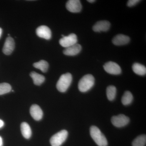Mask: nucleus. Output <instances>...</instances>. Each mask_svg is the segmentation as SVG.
I'll use <instances>...</instances> for the list:
<instances>
[{
    "label": "nucleus",
    "mask_w": 146,
    "mask_h": 146,
    "mask_svg": "<svg viewBox=\"0 0 146 146\" xmlns=\"http://www.w3.org/2000/svg\"><path fill=\"white\" fill-rule=\"evenodd\" d=\"M82 50L81 45L76 44L68 48H65L63 50V54L67 56H75L80 52Z\"/></svg>",
    "instance_id": "ddd939ff"
},
{
    "label": "nucleus",
    "mask_w": 146,
    "mask_h": 146,
    "mask_svg": "<svg viewBox=\"0 0 146 146\" xmlns=\"http://www.w3.org/2000/svg\"><path fill=\"white\" fill-rule=\"evenodd\" d=\"M72 80V76L70 73H66L61 75L56 84L58 90L61 93L67 91L71 85Z\"/></svg>",
    "instance_id": "7ed1b4c3"
},
{
    "label": "nucleus",
    "mask_w": 146,
    "mask_h": 146,
    "mask_svg": "<svg viewBox=\"0 0 146 146\" xmlns=\"http://www.w3.org/2000/svg\"><path fill=\"white\" fill-rule=\"evenodd\" d=\"M66 7L70 12L78 13L82 9V5L79 0H70L66 3Z\"/></svg>",
    "instance_id": "6e6552de"
},
{
    "label": "nucleus",
    "mask_w": 146,
    "mask_h": 146,
    "mask_svg": "<svg viewBox=\"0 0 146 146\" xmlns=\"http://www.w3.org/2000/svg\"><path fill=\"white\" fill-rule=\"evenodd\" d=\"M110 24L106 21H100L97 22L93 27V30L96 32L107 31L109 29Z\"/></svg>",
    "instance_id": "9b49d317"
},
{
    "label": "nucleus",
    "mask_w": 146,
    "mask_h": 146,
    "mask_svg": "<svg viewBox=\"0 0 146 146\" xmlns=\"http://www.w3.org/2000/svg\"><path fill=\"white\" fill-rule=\"evenodd\" d=\"M30 112L32 117L36 121H39L43 117V111L41 108L37 105L34 104L32 106Z\"/></svg>",
    "instance_id": "f8f14e48"
},
{
    "label": "nucleus",
    "mask_w": 146,
    "mask_h": 146,
    "mask_svg": "<svg viewBox=\"0 0 146 146\" xmlns=\"http://www.w3.org/2000/svg\"><path fill=\"white\" fill-rule=\"evenodd\" d=\"M21 131L23 136L26 139L31 138L32 135L31 128L26 122H23L21 125Z\"/></svg>",
    "instance_id": "dca6fc26"
},
{
    "label": "nucleus",
    "mask_w": 146,
    "mask_h": 146,
    "mask_svg": "<svg viewBox=\"0 0 146 146\" xmlns=\"http://www.w3.org/2000/svg\"><path fill=\"white\" fill-rule=\"evenodd\" d=\"M146 143L145 135H142L136 137L132 143V146H145Z\"/></svg>",
    "instance_id": "aec40b11"
},
{
    "label": "nucleus",
    "mask_w": 146,
    "mask_h": 146,
    "mask_svg": "<svg viewBox=\"0 0 146 146\" xmlns=\"http://www.w3.org/2000/svg\"><path fill=\"white\" fill-rule=\"evenodd\" d=\"M117 89L114 86H109L106 89V95L108 99L110 101L113 100L115 98Z\"/></svg>",
    "instance_id": "412c9836"
},
{
    "label": "nucleus",
    "mask_w": 146,
    "mask_h": 146,
    "mask_svg": "<svg viewBox=\"0 0 146 146\" xmlns=\"http://www.w3.org/2000/svg\"><path fill=\"white\" fill-rule=\"evenodd\" d=\"M87 1L89 2V3H93L95 2V0H88Z\"/></svg>",
    "instance_id": "a878e982"
},
{
    "label": "nucleus",
    "mask_w": 146,
    "mask_h": 146,
    "mask_svg": "<svg viewBox=\"0 0 146 146\" xmlns=\"http://www.w3.org/2000/svg\"><path fill=\"white\" fill-rule=\"evenodd\" d=\"M11 90V86L7 83H0V95L9 93Z\"/></svg>",
    "instance_id": "4be33fe9"
},
{
    "label": "nucleus",
    "mask_w": 146,
    "mask_h": 146,
    "mask_svg": "<svg viewBox=\"0 0 146 146\" xmlns=\"http://www.w3.org/2000/svg\"><path fill=\"white\" fill-rule=\"evenodd\" d=\"M36 34L39 37L47 40L51 38V31L49 28L46 26L42 25L38 27L36 29Z\"/></svg>",
    "instance_id": "1a4fd4ad"
},
{
    "label": "nucleus",
    "mask_w": 146,
    "mask_h": 146,
    "mask_svg": "<svg viewBox=\"0 0 146 146\" xmlns=\"http://www.w3.org/2000/svg\"><path fill=\"white\" fill-rule=\"evenodd\" d=\"M132 70L135 74L138 75L144 76L146 74V67L140 63H134L132 65Z\"/></svg>",
    "instance_id": "f3484780"
},
{
    "label": "nucleus",
    "mask_w": 146,
    "mask_h": 146,
    "mask_svg": "<svg viewBox=\"0 0 146 146\" xmlns=\"http://www.w3.org/2000/svg\"><path fill=\"white\" fill-rule=\"evenodd\" d=\"M2 33V29L0 28V38H1V36Z\"/></svg>",
    "instance_id": "bb28decb"
},
{
    "label": "nucleus",
    "mask_w": 146,
    "mask_h": 146,
    "mask_svg": "<svg viewBox=\"0 0 146 146\" xmlns=\"http://www.w3.org/2000/svg\"><path fill=\"white\" fill-rule=\"evenodd\" d=\"M4 125V122L3 120L0 119V128H1Z\"/></svg>",
    "instance_id": "b1692460"
},
{
    "label": "nucleus",
    "mask_w": 146,
    "mask_h": 146,
    "mask_svg": "<svg viewBox=\"0 0 146 146\" xmlns=\"http://www.w3.org/2000/svg\"><path fill=\"white\" fill-rule=\"evenodd\" d=\"M68 132L67 130L60 131L52 136L50 140L52 146H60L67 139Z\"/></svg>",
    "instance_id": "20e7f679"
},
{
    "label": "nucleus",
    "mask_w": 146,
    "mask_h": 146,
    "mask_svg": "<svg viewBox=\"0 0 146 146\" xmlns=\"http://www.w3.org/2000/svg\"><path fill=\"white\" fill-rule=\"evenodd\" d=\"M77 36L76 34L72 33L68 36H64L59 40V44L64 48H67L77 44Z\"/></svg>",
    "instance_id": "39448f33"
},
{
    "label": "nucleus",
    "mask_w": 146,
    "mask_h": 146,
    "mask_svg": "<svg viewBox=\"0 0 146 146\" xmlns=\"http://www.w3.org/2000/svg\"><path fill=\"white\" fill-rule=\"evenodd\" d=\"M3 146V141L2 138L0 136V146Z\"/></svg>",
    "instance_id": "393cba45"
},
{
    "label": "nucleus",
    "mask_w": 146,
    "mask_h": 146,
    "mask_svg": "<svg viewBox=\"0 0 146 146\" xmlns=\"http://www.w3.org/2000/svg\"><path fill=\"white\" fill-rule=\"evenodd\" d=\"M33 65L34 68L39 69L44 73L47 72L49 68L48 63L44 60H41L39 62L34 63Z\"/></svg>",
    "instance_id": "a211bd4d"
},
{
    "label": "nucleus",
    "mask_w": 146,
    "mask_h": 146,
    "mask_svg": "<svg viewBox=\"0 0 146 146\" xmlns=\"http://www.w3.org/2000/svg\"><path fill=\"white\" fill-rule=\"evenodd\" d=\"M90 133L92 139L99 146H107L108 141L100 130L95 126H92L90 129Z\"/></svg>",
    "instance_id": "f257e3e1"
},
{
    "label": "nucleus",
    "mask_w": 146,
    "mask_h": 146,
    "mask_svg": "<svg viewBox=\"0 0 146 146\" xmlns=\"http://www.w3.org/2000/svg\"><path fill=\"white\" fill-rule=\"evenodd\" d=\"M129 41V37L123 34L117 35L114 37L112 40V43L116 46H123L127 44Z\"/></svg>",
    "instance_id": "4468645a"
},
{
    "label": "nucleus",
    "mask_w": 146,
    "mask_h": 146,
    "mask_svg": "<svg viewBox=\"0 0 146 146\" xmlns=\"http://www.w3.org/2000/svg\"><path fill=\"white\" fill-rule=\"evenodd\" d=\"M15 48L14 39L11 36L7 38L3 47V52L5 55H10L13 52Z\"/></svg>",
    "instance_id": "9d476101"
},
{
    "label": "nucleus",
    "mask_w": 146,
    "mask_h": 146,
    "mask_svg": "<svg viewBox=\"0 0 146 146\" xmlns=\"http://www.w3.org/2000/svg\"><path fill=\"white\" fill-rule=\"evenodd\" d=\"M129 122V118L124 115L113 116L111 119V122L112 124L117 127L125 126Z\"/></svg>",
    "instance_id": "423d86ee"
},
{
    "label": "nucleus",
    "mask_w": 146,
    "mask_h": 146,
    "mask_svg": "<svg viewBox=\"0 0 146 146\" xmlns=\"http://www.w3.org/2000/svg\"><path fill=\"white\" fill-rule=\"evenodd\" d=\"M140 1H139V0H129V1H128L127 5L129 7H132L136 5Z\"/></svg>",
    "instance_id": "5701e85b"
},
{
    "label": "nucleus",
    "mask_w": 146,
    "mask_h": 146,
    "mask_svg": "<svg viewBox=\"0 0 146 146\" xmlns=\"http://www.w3.org/2000/svg\"><path fill=\"white\" fill-rule=\"evenodd\" d=\"M104 68L108 74L112 75H119L121 73V69L119 65L115 62L109 61L104 64Z\"/></svg>",
    "instance_id": "0eeeda50"
},
{
    "label": "nucleus",
    "mask_w": 146,
    "mask_h": 146,
    "mask_svg": "<svg viewBox=\"0 0 146 146\" xmlns=\"http://www.w3.org/2000/svg\"><path fill=\"white\" fill-rule=\"evenodd\" d=\"M30 75L32 78L33 82L35 85L39 86V85H41L45 81V78L44 76L35 72H31L30 74Z\"/></svg>",
    "instance_id": "2eb2a0df"
},
{
    "label": "nucleus",
    "mask_w": 146,
    "mask_h": 146,
    "mask_svg": "<svg viewBox=\"0 0 146 146\" xmlns=\"http://www.w3.org/2000/svg\"><path fill=\"white\" fill-rule=\"evenodd\" d=\"M133 100V97L130 91H126L125 92L121 99L123 105L125 106L130 104Z\"/></svg>",
    "instance_id": "6ab92c4d"
},
{
    "label": "nucleus",
    "mask_w": 146,
    "mask_h": 146,
    "mask_svg": "<svg viewBox=\"0 0 146 146\" xmlns=\"http://www.w3.org/2000/svg\"><path fill=\"white\" fill-rule=\"evenodd\" d=\"M95 78L91 74H87L82 77L78 84L79 90L81 92H87L94 86Z\"/></svg>",
    "instance_id": "f03ea898"
}]
</instances>
